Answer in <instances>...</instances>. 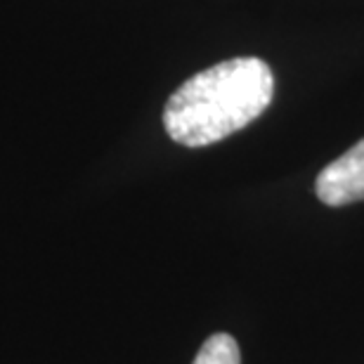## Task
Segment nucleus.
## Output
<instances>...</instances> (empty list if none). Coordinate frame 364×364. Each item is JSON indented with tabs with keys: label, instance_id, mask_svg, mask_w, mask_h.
I'll return each mask as SVG.
<instances>
[{
	"label": "nucleus",
	"instance_id": "nucleus-3",
	"mask_svg": "<svg viewBox=\"0 0 364 364\" xmlns=\"http://www.w3.org/2000/svg\"><path fill=\"white\" fill-rule=\"evenodd\" d=\"M192 364H242V353L230 333H213L201 346Z\"/></svg>",
	"mask_w": 364,
	"mask_h": 364
},
{
	"label": "nucleus",
	"instance_id": "nucleus-1",
	"mask_svg": "<svg viewBox=\"0 0 364 364\" xmlns=\"http://www.w3.org/2000/svg\"><path fill=\"white\" fill-rule=\"evenodd\" d=\"M272 69L258 57H235L194 74L171 95L164 126L185 147H206L239 133L270 107Z\"/></svg>",
	"mask_w": 364,
	"mask_h": 364
},
{
	"label": "nucleus",
	"instance_id": "nucleus-2",
	"mask_svg": "<svg viewBox=\"0 0 364 364\" xmlns=\"http://www.w3.org/2000/svg\"><path fill=\"white\" fill-rule=\"evenodd\" d=\"M315 192L319 201L333 208L364 199V140L319 173Z\"/></svg>",
	"mask_w": 364,
	"mask_h": 364
}]
</instances>
